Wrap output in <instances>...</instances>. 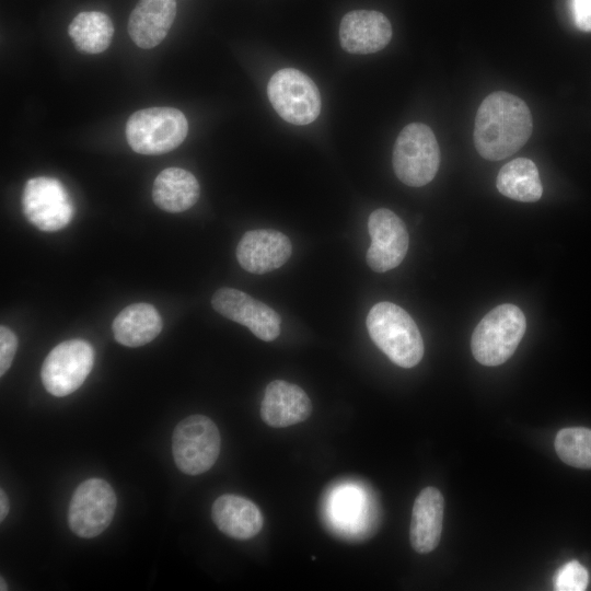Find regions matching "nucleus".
Segmentation results:
<instances>
[{
  "label": "nucleus",
  "mask_w": 591,
  "mask_h": 591,
  "mask_svg": "<svg viewBox=\"0 0 591 591\" xmlns=\"http://www.w3.org/2000/svg\"><path fill=\"white\" fill-rule=\"evenodd\" d=\"M532 130V115L525 102L508 92H494L478 107L475 148L486 160H503L525 144Z\"/></svg>",
  "instance_id": "1"
},
{
  "label": "nucleus",
  "mask_w": 591,
  "mask_h": 591,
  "mask_svg": "<svg viewBox=\"0 0 591 591\" xmlns=\"http://www.w3.org/2000/svg\"><path fill=\"white\" fill-rule=\"evenodd\" d=\"M368 333L378 348L402 368H413L424 356V341L412 316L392 302L374 304L366 320Z\"/></svg>",
  "instance_id": "2"
},
{
  "label": "nucleus",
  "mask_w": 591,
  "mask_h": 591,
  "mask_svg": "<svg viewBox=\"0 0 591 591\" xmlns=\"http://www.w3.org/2000/svg\"><path fill=\"white\" fill-rule=\"evenodd\" d=\"M524 313L514 304L505 303L489 311L475 327L471 348L483 366L495 367L506 362L524 336Z\"/></svg>",
  "instance_id": "3"
},
{
  "label": "nucleus",
  "mask_w": 591,
  "mask_h": 591,
  "mask_svg": "<svg viewBox=\"0 0 591 591\" xmlns=\"http://www.w3.org/2000/svg\"><path fill=\"white\" fill-rule=\"evenodd\" d=\"M188 134L185 115L174 107H149L135 112L126 124V138L139 154L158 155L177 148Z\"/></svg>",
  "instance_id": "4"
},
{
  "label": "nucleus",
  "mask_w": 591,
  "mask_h": 591,
  "mask_svg": "<svg viewBox=\"0 0 591 591\" xmlns=\"http://www.w3.org/2000/svg\"><path fill=\"white\" fill-rule=\"evenodd\" d=\"M392 162L404 184L420 187L431 182L439 169L440 149L430 127L421 123L405 126L395 140Z\"/></svg>",
  "instance_id": "5"
},
{
  "label": "nucleus",
  "mask_w": 591,
  "mask_h": 591,
  "mask_svg": "<svg viewBox=\"0 0 591 591\" xmlns=\"http://www.w3.org/2000/svg\"><path fill=\"white\" fill-rule=\"evenodd\" d=\"M221 438L207 416L192 415L181 420L172 436V453L177 468L188 475L210 470L220 453Z\"/></svg>",
  "instance_id": "6"
},
{
  "label": "nucleus",
  "mask_w": 591,
  "mask_h": 591,
  "mask_svg": "<svg viewBox=\"0 0 591 591\" xmlns=\"http://www.w3.org/2000/svg\"><path fill=\"white\" fill-rule=\"evenodd\" d=\"M267 95L277 114L297 126L313 123L321 113V94L316 84L294 68L275 72L268 81Z\"/></svg>",
  "instance_id": "7"
},
{
  "label": "nucleus",
  "mask_w": 591,
  "mask_h": 591,
  "mask_svg": "<svg viewBox=\"0 0 591 591\" xmlns=\"http://www.w3.org/2000/svg\"><path fill=\"white\" fill-rule=\"evenodd\" d=\"M93 363L94 349L88 341L66 340L54 347L45 358L40 379L48 393L62 397L83 384Z\"/></svg>",
  "instance_id": "8"
},
{
  "label": "nucleus",
  "mask_w": 591,
  "mask_h": 591,
  "mask_svg": "<svg viewBox=\"0 0 591 591\" xmlns=\"http://www.w3.org/2000/svg\"><path fill=\"white\" fill-rule=\"evenodd\" d=\"M22 210L38 230L54 232L73 218V202L60 181L49 176L30 178L22 194Z\"/></svg>",
  "instance_id": "9"
},
{
  "label": "nucleus",
  "mask_w": 591,
  "mask_h": 591,
  "mask_svg": "<svg viewBox=\"0 0 591 591\" xmlns=\"http://www.w3.org/2000/svg\"><path fill=\"white\" fill-rule=\"evenodd\" d=\"M116 505V495L106 480L86 479L76 488L71 497L68 510L69 528L80 537H95L112 522Z\"/></svg>",
  "instance_id": "10"
},
{
  "label": "nucleus",
  "mask_w": 591,
  "mask_h": 591,
  "mask_svg": "<svg viewBox=\"0 0 591 591\" xmlns=\"http://www.w3.org/2000/svg\"><path fill=\"white\" fill-rule=\"evenodd\" d=\"M368 230L371 236L366 255L369 267L376 273L397 267L409 245L408 232L402 219L386 208H379L371 212Z\"/></svg>",
  "instance_id": "11"
},
{
  "label": "nucleus",
  "mask_w": 591,
  "mask_h": 591,
  "mask_svg": "<svg viewBox=\"0 0 591 591\" xmlns=\"http://www.w3.org/2000/svg\"><path fill=\"white\" fill-rule=\"evenodd\" d=\"M212 308L222 316L246 326L265 341L280 334V316L267 304L234 288H220L211 299Z\"/></svg>",
  "instance_id": "12"
},
{
  "label": "nucleus",
  "mask_w": 591,
  "mask_h": 591,
  "mask_svg": "<svg viewBox=\"0 0 591 591\" xmlns=\"http://www.w3.org/2000/svg\"><path fill=\"white\" fill-rule=\"evenodd\" d=\"M292 253L289 237L276 230L247 231L236 246L239 264L248 273L262 275L282 266Z\"/></svg>",
  "instance_id": "13"
},
{
  "label": "nucleus",
  "mask_w": 591,
  "mask_h": 591,
  "mask_svg": "<svg viewBox=\"0 0 591 591\" xmlns=\"http://www.w3.org/2000/svg\"><path fill=\"white\" fill-rule=\"evenodd\" d=\"M392 38V25L379 11L355 10L346 13L339 25L341 48L350 54H373Z\"/></svg>",
  "instance_id": "14"
},
{
  "label": "nucleus",
  "mask_w": 591,
  "mask_h": 591,
  "mask_svg": "<svg viewBox=\"0 0 591 591\" xmlns=\"http://www.w3.org/2000/svg\"><path fill=\"white\" fill-rule=\"evenodd\" d=\"M312 413L308 394L298 385L275 380L265 389L260 404V417L275 428L289 427L304 421Z\"/></svg>",
  "instance_id": "15"
},
{
  "label": "nucleus",
  "mask_w": 591,
  "mask_h": 591,
  "mask_svg": "<svg viewBox=\"0 0 591 591\" xmlns=\"http://www.w3.org/2000/svg\"><path fill=\"white\" fill-rule=\"evenodd\" d=\"M175 0H139L132 9L127 31L140 48L158 46L167 35L176 16Z\"/></svg>",
  "instance_id": "16"
},
{
  "label": "nucleus",
  "mask_w": 591,
  "mask_h": 591,
  "mask_svg": "<svg viewBox=\"0 0 591 591\" xmlns=\"http://www.w3.org/2000/svg\"><path fill=\"white\" fill-rule=\"evenodd\" d=\"M444 499L434 487L424 488L415 499L409 528L413 548L419 554L432 552L442 533Z\"/></svg>",
  "instance_id": "17"
},
{
  "label": "nucleus",
  "mask_w": 591,
  "mask_h": 591,
  "mask_svg": "<svg viewBox=\"0 0 591 591\" xmlns=\"http://www.w3.org/2000/svg\"><path fill=\"white\" fill-rule=\"evenodd\" d=\"M216 526L235 540H250L257 535L264 523L259 508L250 499L225 494L218 497L211 508Z\"/></svg>",
  "instance_id": "18"
},
{
  "label": "nucleus",
  "mask_w": 591,
  "mask_h": 591,
  "mask_svg": "<svg viewBox=\"0 0 591 591\" xmlns=\"http://www.w3.org/2000/svg\"><path fill=\"white\" fill-rule=\"evenodd\" d=\"M200 194L197 178L181 167L161 171L153 182L154 204L167 212H182L193 207Z\"/></svg>",
  "instance_id": "19"
},
{
  "label": "nucleus",
  "mask_w": 591,
  "mask_h": 591,
  "mask_svg": "<svg viewBox=\"0 0 591 591\" xmlns=\"http://www.w3.org/2000/svg\"><path fill=\"white\" fill-rule=\"evenodd\" d=\"M162 318L149 303H132L114 318L112 329L117 343L140 347L152 341L162 331Z\"/></svg>",
  "instance_id": "20"
},
{
  "label": "nucleus",
  "mask_w": 591,
  "mask_h": 591,
  "mask_svg": "<svg viewBox=\"0 0 591 591\" xmlns=\"http://www.w3.org/2000/svg\"><path fill=\"white\" fill-rule=\"evenodd\" d=\"M496 185L503 196L523 202L537 201L543 194L538 170L525 158L506 163L498 172Z\"/></svg>",
  "instance_id": "21"
},
{
  "label": "nucleus",
  "mask_w": 591,
  "mask_h": 591,
  "mask_svg": "<svg viewBox=\"0 0 591 591\" xmlns=\"http://www.w3.org/2000/svg\"><path fill=\"white\" fill-rule=\"evenodd\" d=\"M68 34L79 51L100 54L112 43L114 24L103 12L83 11L70 22Z\"/></svg>",
  "instance_id": "22"
},
{
  "label": "nucleus",
  "mask_w": 591,
  "mask_h": 591,
  "mask_svg": "<svg viewBox=\"0 0 591 591\" xmlns=\"http://www.w3.org/2000/svg\"><path fill=\"white\" fill-rule=\"evenodd\" d=\"M555 450L566 464L578 468H591V429L564 428L555 438Z\"/></svg>",
  "instance_id": "23"
},
{
  "label": "nucleus",
  "mask_w": 591,
  "mask_h": 591,
  "mask_svg": "<svg viewBox=\"0 0 591 591\" xmlns=\"http://www.w3.org/2000/svg\"><path fill=\"white\" fill-rule=\"evenodd\" d=\"M589 575L577 560L561 566L554 577V589L557 591H582L587 589Z\"/></svg>",
  "instance_id": "24"
},
{
  "label": "nucleus",
  "mask_w": 591,
  "mask_h": 591,
  "mask_svg": "<svg viewBox=\"0 0 591 591\" xmlns=\"http://www.w3.org/2000/svg\"><path fill=\"white\" fill-rule=\"evenodd\" d=\"M18 348L16 335L4 325L0 326V375L10 368Z\"/></svg>",
  "instance_id": "25"
},
{
  "label": "nucleus",
  "mask_w": 591,
  "mask_h": 591,
  "mask_svg": "<svg viewBox=\"0 0 591 591\" xmlns=\"http://www.w3.org/2000/svg\"><path fill=\"white\" fill-rule=\"evenodd\" d=\"M575 25L582 32H591V0H570Z\"/></svg>",
  "instance_id": "26"
},
{
  "label": "nucleus",
  "mask_w": 591,
  "mask_h": 591,
  "mask_svg": "<svg viewBox=\"0 0 591 591\" xmlns=\"http://www.w3.org/2000/svg\"><path fill=\"white\" fill-rule=\"evenodd\" d=\"M10 509L9 500L7 497V494L3 489L0 490V520L3 521V519L8 515Z\"/></svg>",
  "instance_id": "27"
},
{
  "label": "nucleus",
  "mask_w": 591,
  "mask_h": 591,
  "mask_svg": "<svg viewBox=\"0 0 591 591\" xmlns=\"http://www.w3.org/2000/svg\"><path fill=\"white\" fill-rule=\"evenodd\" d=\"M0 582H1V588H0V590H1V591L7 590V589H8V588H7V583L4 582V579H3L2 577L0 578Z\"/></svg>",
  "instance_id": "28"
}]
</instances>
